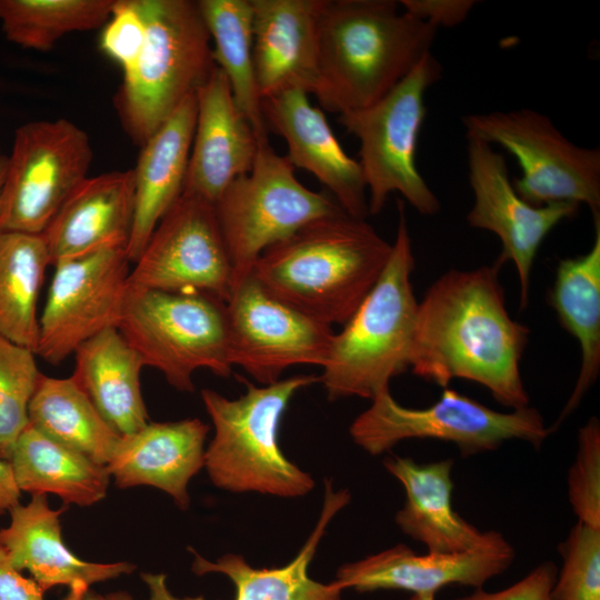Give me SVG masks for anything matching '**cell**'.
I'll use <instances>...</instances> for the list:
<instances>
[{"mask_svg":"<svg viewBox=\"0 0 600 600\" xmlns=\"http://www.w3.org/2000/svg\"><path fill=\"white\" fill-rule=\"evenodd\" d=\"M9 462L21 492L52 493L67 506L99 502L111 479L107 466L49 439L30 423L18 437Z\"/></svg>","mask_w":600,"mask_h":600,"instance_id":"f1b7e54d","label":"cell"},{"mask_svg":"<svg viewBox=\"0 0 600 600\" xmlns=\"http://www.w3.org/2000/svg\"><path fill=\"white\" fill-rule=\"evenodd\" d=\"M322 0H251L253 68L260 99L319 82L318 17Z\"/></svg>","mask_w":600,"mask_h":600,"instance_id":"44dd1931","label":"cell"},{"mask_svg":"<svg viewBox=\"0 0 600 600\" xmlns=\"http://www.w3.org/2000/svg\"><path fill=\"white\" fill-rule=\"evenodd\" d=\"M409 600H434L433 596H418L413 594Z\"/></svg>","mask_w":600,"mask_h":600,"instance_id":"f6af8a7d","label":"cell"},{"mask_svg":"<svg viewBox=\"0 0 600 600\" xmlns=\"http://www.w3.org/2000/svg\"><path fill=\"white\" fill-rule=\"evenodd\" d=\"M80 600H136L130 593L124 591H117L110 593H98L93 590H89Z\"/></svg>","mask_w":600,"mask_h":600,"instance_id":"7bdbcfd3","label":"cell"},{"mask_svg":"<svg viewBox=\"0 0 600 600\" xmlns=\"http://www.w3.org/2000/svg\"><path fill=\"white\" fill-rule=\"evenodd\" d=\"M196 98L197 120L182 193L214 206L234 179L251 170L259 140L221 69L216 67Z\"/></svg>","mask_w":600,"mask_h":600,"instance_id":"ac0fdd59","label":"cell"},{"mask_svg":"<svg viewBox=\"0 0 600 600\" xmlns=\"http://www.w3.org/2000/svg\"><path fill=\"white\" fill-rule=\"evenodd\" d=\"M229 357L264 386L291 366H324L334 332L270 294L253 277L240 278L226 302Z\"/></svg>","mask_w":600,"mask_h":600,"instance_id":"9a60e30c","label":"cell"},{"mask_svg":"<svg viewBox=\"0 0 600 600\" xmlns=\"http://www.w3.org/2000/svg\"><path fill=\"white\" fill-rule=\"evenodd\" d=\"M44 590L33 578L24 577L0 547V600H46Z\"/></svg>","mask_w":600,"mask_h":600,"instance_id":"ab89813d","label":"cell"},{"mask_svg":"<svg viewBox=\"0 0 600 600\" xmlns=\"http://www.w3.org/2000/svg\"><path fill=\"white\" fill-rule=\"evenodd\" d=\"M116 0H0L6 38L48 51L64 34L103 27Z\"/></svg>","mask_w":600,"mask_h":600,"instance_id":"d6a6232c","label":"cell"},{"mask_svg":"<svg viewBox=\"0 0 600 600\" xmlns=\"http://www.w3.org/2000/svg\"><path fill=\"white\" fill-rule=\"evenodd\" d=\"M371 401L350 427L354 443L371 456L407 439H436L454 443L462 457H470L493 451L513 439L539 448L550 434L536 408L499 412L448 387L437 402L423 409L401 406L390 389Z\"/></svg>","mask_w":600,"mask_h":600,"instance_id":"30bf717a","label":"cell"},{"mask_svg":"<svg viewBox=\"0 0 600 600\" xmlns=\"http://www.w3.org/2000/svg\"><path fill=\"white\" fill-rule=\"evenodd\" d=\"M514 549L501 534L492 543L458 553L416 554L404 544L342 566L333 581L341 590L359 592L400 589L433 596L450 584L481 588L504 572L514 559Z\"/></svg>","mask_w":600,"mask_h":600,"instance_id":"e0dca14e","label":"cell"},{"mask_svg":"<svg viewBox=\"0 0 600 600\" xmlns=\"http://www.w3.org/2000/svg\"><path fill=\"white\" fill-rule=\"evenodd\" d=\"M436 33L394 0H322L313 96L337 114L373 104L431 52Z\"/></svg>","mask_w":600,"mask_h":600,"instance_id":"3957f363","label":"cell"},{"mask_svg":"<svg viewBox=\"0 0 600 600\" xmlns=\"http://www.w3.org/2000/svg\"><path fill=\"white\" fill-rule=\"evenodd\" d=\"M216 66L226 74L234 101L259 141L268 139L253 68V9L251 0H199Z\"/></svg>","mask_w":600,"mask_h":600,"instance_id":"1f68e13d","label":"cell"},{"mask_svg":"<svg viewBox=\"0 0 600 600\" xmlns=\"http://www.w3.org/2000/svg\"><path fill=\"white\" fill-rule=\"evenodd\" d=\"M467 140L468 177L474 202L466 219L470 227L490 231L500 239L499 260L514 263L520 280V308L526 309L530 274L542 241L558 223L576 216L580 204H529L516 192L503 154L481 140Z\"/></svg>","mask_w":600,"mask_h":600,"instance_id":"2e32d148","label":"cell"},{"mask_svg":"<svg viewBox=\"0 0 600 600\" xmlns=\"http://www.w3.org/2000/svg\"><path fill=\"white\" fill-rule=\"evenodd\" d=\"M20 494L10 462L0 458V516L20 503Z\"/></svg>","mask_w":600,"mask_h":600,"instance_id":"60d3db41","label":"cell"},{"mask_svg":"<svg viewBox=\"0 0 600 600\" xmlns=\"http://www.w3.org/2000/svg\"><path fill=\"white\" fill-rule=\"evenodd\" d=\"M146 37V22L138 1L116 0L102 28L100 48L121 67L123 76L137 64Z\"/></svg>","mask_w":600,"mask_h":600,"instance_id":"8d00e7d4","label":"cell"},{"mask_svg":"<svg viewBox=\"0 0 600 600\" xmlns=\"http://www.w3.org/2000/svg\"><path fill=\"white\" fill-rule=\"evenodd\" d=\"M568 496L578 521L600 529V422L596 417L579 429L576 460L568 474Z\"/></svg>","mask_w":600,"mask_h":600,"instance_id":"d590c367","label":"cell"},{"mask_svg":"<svg viewBox=\"0 0 600 600\" xmlns=\"http://www.w3.org/2000/svg\"><path fill=\"white\" fill-rule=\"evenodd\" d=\"M234 272L249 274L261 253L306 224L343 211L328 192L304 187L294 167L268 139L259 141L251 170L234 179L214 203Z\"/></svg>","mask_w":600,"mask_h":600,"instance_id":"9c48e42d","label":"cell"},{"mask_svg":"<svg viewBox=\"0 0 600 600\" xmlns=\"http://www.w3.org/2000/svg\"><path fill=\"white\" fill-rule=\"evenodd\" d=\"M92 158L87 132L67 119L19 127L0 190V231L41 234Z\"/></svg>","mask_w":600,"mask_h":600,"instance_id":"7c38bea8","label":"cell"},{"mask_svg":"<svg viewBox=\"0 0 600 600\" xmlns=\"http://www.w3.org/2000/svg\"><path fill=\"white\" fill-rule=\"evenodd\" d=\"M142 580L149 589L148 600H206L203 597L177 598L167 587V578L162 573H142Z\"/></svg>","mask_w":600,"mask_h":600,"instance_id":"b9f144b4","label":"cell"},{"mask_svg":"<svg viewBox=\"0 0 600 600\" xmlns=\"http://www.w3.org/2000/svg\"><path fill=\"white\" fill-rule=\"evenodd\" d=\"M73 354L71 377L120 436L150 422L140 386L143 362L118 328L98 333Z\"/></svg>","mask_w":600,"mask_h":600,"instance_id":"484cf974","label":"cell"},{"mask_svg":"<svg viewBox=\"0 0 600 600\" xmlns=\"http://www.w3.org/2000/svg\"><path fill=\"white\" fill-rule=\"evenodd\" d=\"M326 483L324 503L321 516L311 536L297 557L287 566L273 569H254L241 556L226 554L211 562L193 549L192 571L223 573L236 586V600H340L341 589L333 582L322 584L308 574L317 547L332 517L350 501L348 490L333 491L330 481Z\"/></svg>","mask_w":600,"mask_h":600,"instance_id":"83f0119b","label":"cell"},{"mask_svg":"<svg viewBox=\"0 0 600 600\" xmlns=\"http://www.w3.org/2000/svg\"><path fill=\"white\" fill-rule=\"evenodd\" d=\"M6 166H7V156H2L0 159V190L3 183V178L6 173Z\"/></svg>","mask_w":600,"mask_h":600,"instance_id":"ee69618b","label":"cell"},{"mask_svg":"<svg viewBox=\"0 0 600 600\" xmlns=\"http://www.w3.org/2000/svg\"><path fill=\"white\" fill-rule=\"evenodd\" d=\"M147 37L114 98L120 122L141 147L216 69L197 1L137 0Z\"/></svg>","mask_w":600,"mask_h":600,"instance_id":"8992f818","label":"cell"},{"mask_svg":"<svg viewBox=\"0 0 600 600\" xmlns=\"http://www.w3.org/2000/svg\"><path fill=\"white\" fill-rule=\"evenodd\" d=\"M118 330L140 356L180 391H193L204 368L227 378L232 371L226 302L203 292L128 287Z\"/></svg>","mask_w":600,"mask_h":600,"instance_id":"ba28073f","label":"cell"},{"mask_svg":"<svg viewBox=\"0 0 600 600\" xmlns=\"http://www.w3.org/2000/svg\"><path fill=\"white\" fill-rule=\"evenodd\" d=\"M233 282L214 206L183 193L157 224L128 278L132 289L203 292L224 302Z\"/></svg>","mask_w":600,"mask_h":600,"instance_id":"5bb4252c","label":"cell"},{"mask_svg":"<svg viewBox=\"0 0 600 600\" xmlns=\"http://www.w3.org/2000/svg\"><path fill=\"white\" fill-rule=\"evenodd\" d=\"M268 130L281 136L293 167L313 174L350 216L369 214L367 188L358 160L346 153L324 113L303 90L290 89L261 100Z\"/></svg>","mask_w":600,"mask_h":600,"instance_id":"d6986e66","label":"cell"},{"mask_svg":"<svg viewBox=\"0 0 600 600\" xmlns=\"http://www.w3.org/2000/svg\"><path fill=\"white\" fill-rule=\"evenodd\" d=\"M49 266L40 234L0 231V334L34 353L38 299Z\"/></svg>","mask_w":600,"mask_h":600,"instance_id":"4dcf8cb0","label":"cell"},{"mask_svg":"<svg viewBox=\"0 0 600 600\" xmlns=\"http://www.w3.org/2000/svg\"><path fill=\"white\" fill-rule=\"evenodd\" d=\"M383 464L406 491L404 506L396 514L398 527L424 544L428 552L470 551L486 547L501 536L494 530H478L454 511L451 459L420 464L410 458L390 457Z\"/></svg>","mask_w":600,"mask_h":600,"instance_id":"cb8c5ba5","label":"cell"},{"mask_svg":"<svg viewBox=\"0 0 600 600\" xmlns=\"http://www.w3.org/2000/svg\"><path fill=\"white\" fill-rule=\"evenodd\" d=\"M196 120L197 98L193 93L140 147L132 169L134 211L127 244L131 263L139 258L161 218L182 193Z\"/></svg>","mask_w":600,"mask_h":600,"instance_id":"d4e9b609","label":"cell"},{"mask_svg":"<svg viewBox=\"0 0 600 600\" xmlns=\"http://www.w3.org/2000/svg\"><path fill=\"white\" fill-rule=\"evenodd\" d=\"M34 356L0 334V458L7 461L29 424V403L41 374Z\"/></svg>","mask_w":600,"mask_h":600,"instance_id":"836d02e7","label":"cell"},{"mask_svg":"<svg viewBox=\"0 0 600 600\" xmlns=\"http://www.w3.org/2000/svg\"><path fill=\"white\" fill-rule=\"evenodd\" d=\"M319 381L299 374L263 387L246 381L247 392L231 400L203 389L202 401L214 437L204 451V467L220 489L257 491L294 498L313 488L311 476L289 461L278 443V428L293 394Z\"/></svg>","mask_w":600,"mask_h":600,"instance_id":"5b68a950","label":"cell"},{"mask_svg":"<svg viewBox=\"0 0 600 600\" xmlns=\"http://www.w3.org/2000/svg\"><path fill=\"white\" fill-rule=\"evenodd\" d=\"M473 0H401L403 11L434 28L454 27L466 20L476 6Z\"/></svg>","mask_w":600,"mask_h":600,"instance_id":"f35d334b","label":"cell"},{"mask_svg":"<svg viewBox=\"0 0 600 600\" xmlns=\"http://www.w3.org/2000/svg\"><path fill=\"white\" fill-rule=\"evenodd\" d=\"M133 211L132 170L87 177L40 234L51 266L104 248H127Z\"/></svg>","mask_w":600,"mask_h":600,"instance_id":"7402d4cb","label":"cell"},{"mask_svg":"<svg viewBox=\"0 0 600 600\" xmlns=\"http://www.w3.org/2000/svg\"><path fill=\"white\" fill-rule=\"evenodd\" d=\"M557 574L556 564L546 561L503 590L488 592L479 588L471 594L456 600H553L551 592Z\"/></svg>","mask_w":600,"mask_h":600,"instance_id":"74e56055","label":"cell"},{"mask_svg":"<svg viewBox=\"0 0 600 600\" xmlns=\"http://www.w3.org/2000/svg\"><path fill=\"white\" fill-rule=\"evenodd\" d=\"M594 240L579 257L559 261L548 302L561 327L576 338L581 350V366L567 403L550 433L559 428L580 404L600 372V216L593 214Z\"/></svg>","mask_w":600,"mask_h":600,"instance_id":"4316f807","label":"cell"},{"mask_svg":"<svg viewBox=\"0 0 600 600\" xmlns=\"http://www.w3.org/2000/svg\"><path fill=\"white\" fill-rule=\"evenodd\" d=\"M431 52L384 97L363 109L338 114L339 123L360 143L369 214L379 213L398 192L419 213L433 216L440 202L418 170L419 134L427 114L424 94L441 78Z\"/></svg>","mask_w":600,"mask_h":600,"instance_id":"52a82bcc","label":"cell"},{"mask_svg":"<svg viewBox=\"0 0 600 600\" xmlns=\"http://www.w3.org/2000/svg\"><path fill=\"white\" fill-rule=\"evenodd\" d=\"M208 424L184 419L149 422L140 430L121 436L107 463L120 489L150 486L167 492L180 509L190 503V479L204 467Z\"/></svg>","mask_w":600,"mask_h":600,"instance_id":"603a6c76","label":"cell"},{"mask_svg":"<svg viewBox=\"0 0 600 600\" xmlns=\"http://www.w3.org/2000/svg\"><path fill=\"white\" fill-rule=\"evenodd\" d=\"M398 227L389 261L351 318L334 333L319 381L330 400L373 399L410 364L418 301L411 274L412 242L404 201H397Z\"/></svg>","mask_w":600,"mask_h":600,"instance_id":"277c9868","label":"cell"},{"mask_svg":"<svg viewBox=\"0 0 600 600\" xmlns=\"http://www.w3.org/2000/svg\"><path fill=\"white\" fill-rule=\"evenodd\" d=\"M462 123L467 138L498 144L517 159L521 177L512 184L529 204L583 203L599 213V148L574 144L546 114L527 108L471 113Z\"/></svg>","mask_w":600,"mask_h":600,"instance_id":"8fae6325","label":"cell"},{"mask_svg":"<svg viewBox=\"0 0 600 600\" xmlns=\"http://www.w3.org/2000/svg\"><path fill=\"white\" fill-rule=\"evenodd\" d=\"M66 507L51 509L46 494H33L27 504H17L10 522L0 529V547L19 571L27 570L44 590L68 587L63 600H80L93 583L131 573L129 562H90L77 557L64 543L60 516Z\"/></svg>","mask_w":600,"mask_h":600,"instance_id":"ffe728a7","label":"cell"},{"mask_svg":"<svg viewBox=\"0 0 600 600\" xmlns=\"http://www.w3.org/2000/svg\"><path fill=\"white\" fill-rule=\"evenodd\" d=\"M392 251L366 219L344 210L266 249L251 273L273 297L311 319L343 326L377 283Z\"/></svg>","mask_w":600,"mask_h":600,"instance_id":"7a4b0ae2","label":"cell"},{"mask_svg":"<svg viewBox=\"0 0 600 600\" xmlns=\"http://www.w3.org/2000/svg\"><path fill=\"white\" fill-rule=\"evenodd\" d=\"M553 600H600V529L578 521L562 546Z\"/></svg>","mask_w":600,"mask_h":600,"instance_id":"e575fe53","label":"cell"},{"mask_svg":"<svg viewBox=\"0 0 600 600\" xmlns=\"http://www.w3.org/2000/svg\"><path fill=\"white\" fill-rule=\"evenodd\" d=\"M28 416L29 423L43 436L103 466L121 437L71 376L41 373Z\"/></svg>","mask_w":600,"mask_h":600,"instance_id":"f546056e","label":"cell"},{"mask_svg":"<svg viewBox=\"0 0 600 600\" xmlns=\"http://www.w3.org/2000/svg\"><path fill=\"white\" fill-rule=\"evenodd\" d=\"M450 270L418 301L410 352L412 373L446 388L452 379L486 387L512 410L529 404L520 361L530 330L506 307L499 270Z\"/></svg>","mask_w":600,"mask_h":600,"instance_id":"6da1fadb","label":"cell"},{"mask_svg":"<svg viewBox=\"0 0 600 600\" xmlns=\"http://www.w3.org/2000/svg\"><path fill=\"white\" fill-rule=\"evenodd\" d=\"M1 157H2V156L0 154V159H1Z\"/></svg>","mask_w":600,"mask_h":600,"instance_id":"bcb514c9","label":"cell"},{"mask_svg":"<svg viewBox=\"0 0 600 600\" xmlns=\"http://www.w3.org/2000/svg\"><path fill=\"white\" fill-rule=\"evenodd\" d=\"M126 247H110L53 264L39 317L36 354L59 364L98 333L118 328L128 291Z\"/></svg>","mask_w":600,"mask_h":600,"instance_id":"4fadbf2b","label":"cell"}]
</instances>
